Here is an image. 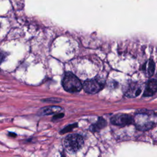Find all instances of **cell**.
Returning <instances> with one entry per match:
<instances>
[{"instance_id": "cell-1", "label": "cell", "mask_w": 157, "mask_h": 157, "mask_svg": "<svg viewBox=\"0 0 157 157\" xmlns=\"http://www.w3.org/2000/svg\"><path fill=\"white\" fill-rule=\"evenodd\" d=\"M64 89L69 93H76L81 90L83 85L80 80L72 73H66L62 80Z\"/></svg>"}, {"instance_id": "cell-2", "label": "cell", "mask_w": 157, "mask_h": 157, "mask_svg": "<svg viewBox=\"0 0 157 157\" xmlns=\"http://www.w3.org/2000/svg\"><path fill=\"white\" fill-rule=\"evenodd\" d=\"M84 144V141L82 137L77 134H71L67 136L64 140V145L67 150L73 153L80 150Z\"/></svg>"}, {"instance_id": "cell-3", "label": "cell", "mask_w": 157, "mask_h": 157, "mask_svg": "<svg viewBox=\"0 0 157 157\" xmlns=\"http://www.w3.org/2000/svg\"><path fill=\"white\" fill-rule=\"evenodd\" d=\"M104 87V82L100 79L95 78L88 80L84 83L83 88L84 90L90 94H95L101 91Z\"/></svg>"}, {"instance_id": "cell-4", "label": "cell", "mask_w": 157, "mask_h": 157, "mask_svg": "<svg viewBox=\"0 0 157 157\" xmlns=\"http://www.w3.org/2000/svg\"><path fill=\"white\" fill-rule=\"evenodd\" d=\"M137 129L140 131H146L151 128L154 122L150 120L146 114H138L134 120Z\"/></svg>"}, {"instance_id": "cell-5", "label": "cell", "mask_w": 157, "mask_h": 157, "mask_svg": "<svg viewBox=\"0 0 157 157\" xmlns=\"http://www.w3.org/2000/svg\"><path fill=\"white\" fill-rule=\"evenodd\" d=\"M111 123L116 126H124L131 124L134 120L131 117L127 114H119L114 116L111 120Z\"/></svg>"}, {"instance_id": "cell-6", "label": "cell", "mask_w": 157, "mask_h": 157, "mask_svg": "<svg viewBox=\"0 0 157 157\" xmlns=\"http://www.w3.org/2000/svg\"><path fill=\"white\" fill-rule=\"evenodd\" d=\"M157 91V80L150 79L147 83V86L144 92V96H151Z\"/></svg>"}, {"instance_id": "cell-7", "label": "cell", "mask_w": 157, "mask_h": 157, "mask_svg": "<svg viewBox=\"0 0 157 157\" xmlns=\"http://www.w3.org/2000/svg\"><path fill=\"white\" fill-rule=\"evenodd\" d=\"M63 110L62 107L60 106H50L43 107L40 109L39 114L42 115H49L54 114H58L62 112Z\"/></svg>"}, {"instance_id": "cell-8", "label": "cell", "mask_w": 157, "mask_h": 157, "mask_svg": "<svg viewBox=\"0 0 157 157\" xmlns=\"http://www.w3.org/2000/svg\"><path fill=\"white\" fill-rule=\"evenodd\" d=\"M142 90L140 87H139L137 84H132L127 89V92H126V95L128 97L135 98L140 95Z\"/></svg>"}, {"instance_id": "cell-9", "label": "cell", "mask_w": 157, "mask_h": 157, "mask_svg": "<svg viewBox=\"0 0 157 157\" xmlns=\"http://www.w3.org/2000/svg\"><path fill=\"white\" fill-rule=\"evenodd\" d=\"M107 125V122L102 117H100L98 121L93 125L91 127H90V129L93 131V132H95V131H99L101 129H103Z\"/></svg>"}, {"instance_id": "cell-10", "label": "cell", "mask_w": 157, "mask_h": 157, "mask_svg": "<svg viewBox=\"0 0 157 157\" xmlns=\"http://www.w3.org/2000/svg\"><path fill=\"white\" fill-rule=\"evenodd\" d=\"M143 70L146 69L147 73V75L148 77H151L153 76V74H154L155 72V63L152 60H150L148 61L147 65H144L143 68Z\"/></svg>"}, {"instance_id": "cell-11", "label": "cell", "mask_w": 157, "mask_h": 157, "mask_svg": "<svg viewBox=\"0 0 157 157\" xmlns=\"http://www.w3.org/2000/svg\"><path fill=\"white\" fill-rule=\"evenodd\" d=\"M77 124L75 123V124H73V125H70L68 126H66V128H65L62 131H61V134H64L66 132H68V131H71L73 129H74L76 126H77Z\"/></svg>"}, {"instance_id": "cell-12", "label": "cell", "mask_w": 157, "mask_h": 157, "mask_svg": "<svg viewBox=\"0 0 157 157\" xmlns=\"http://www.w3.org/2000/svg\"><path fill=\"white\" fill-rule=\"evenodd\" d=\"M6 57V54L5 52L0 50V64H2L5 61Z\"/></svg>"}, {"instance_id": "cell-13", "label": "cell", "mask_w": 157, "mask_h": 157, "mask_svg": "<svg viewBox=\"0 0 157 157\" xmlns=\"http://www.w3.org/2000/svg\"><path fill=\"white\" fill-rule=\"evenodd\" d=\"M63 116H64V114H63V113L56 114V115L54 116L53 120H57V119H59V118H62V117H63Z\"/></svg>"}, {"instance_id": "cell-14", "label": "cell", "mask_w": 157, "mask_h": 157, "mask_svg": "<svg viewBox=\"0 0 157 157\" xmlns=\"http://www.w3.org/2000/svg\"><path fill=\"white\" fill-rule=\"evenodd\" d=\"M45 101H60L61 100L60 99H58H58L57 98V99H55V98H53V99H46V100H44Z\"/></svg>"}, {"instance_id": "cell-15", "label": "cell", "mask_w": 157, "mask_h": 157, "mask_svg": "<svg viewBox=\"0 0 157 157\" xmlns=\"http://www.w3.org/2000/svg\"><path fill=\"white\" fill-rule=\"evenodd\" d=\"M10 135H11L12 136H16V134H13V133H10Z\"/></svg>"}]
</instances>
